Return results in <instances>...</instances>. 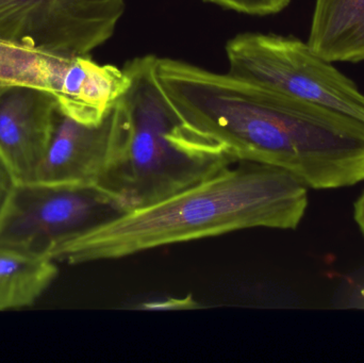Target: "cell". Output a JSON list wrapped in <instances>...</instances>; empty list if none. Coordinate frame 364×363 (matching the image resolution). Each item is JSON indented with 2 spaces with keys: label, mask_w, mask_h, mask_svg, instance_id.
Here are the masks:
<instances>
[{
  "label": "cell",
  "mask_w": 364,
  "mask_h": 363,
  "mask_svg": "<svg viewBox=\"0 0 364 363\" xmlns=\"http://www.w3.org/2000/svg\"><path fill=\"white\" fill-rule=\"evenodd\" d=\"M243 14L265 16L284 10L291 0H203Z\"/></svg>",
  "instance_id": "obj_12"
},
{
  "label": "cell",
  "mask_w": 364,
  "mask_h": 363,
  "mask_svg": "<svg viewBox=\"0 0 364 363\" xmlns=\"http://www.w3.org/2000/svg\"><path fill=\"white\" fill-rule=\"evenodd\" d=\"M164 93L237 161L286 170L311 189L364 181V121L327 107L179 60L158 58Z\"/></svg>",
  "instance_id": "obj_1"
},
{
  "label": "cell",
  "mask_w": 364,
  "mask_h": 363,
  "mask_svg": "<svg viewBox=\"0 0 364 363\" xmlns=\"http://www.w3.org/2000/svg\"><path fill=\"white\" fill-rule=\"evenodd\" d=\"M354 219L364 237V192L355 202Z\"/></svg>",
  "instance_id": "obj_14"
},
{
  "label": "cell",
  "mask_w": 364,
  "mask_h": 363,
  "mask_svg": "<svg viewBox=\"0 0 364 363\" xmlns=\"http://www.w3.org/2000/svg\"><path fill=\"white\" fill-rule=\"evenodd\" d=\"M308 45L331 63L364 61V0H316Z\"/></svg>",
  "instance_id": "obj_9"
},
{
  "label": "cell",
  "mask_w": 364,
  "mask_h": 363,
  "mask_svg": "<svg viewBox=\"0 0 364 363\" xmlns=\"http://www.w3.org/2000/svg\"><path fill=\"white\" fill-rule=\"evenodd\" d=\"M119 213L96 187L14 183L0 209V247L58 262L74 239Z\"/></svg>",
  "instance_id": "obj_5"
},
{
  "label": "cell",
  "mask_w": 364,
  "mask_h": 363,
  "mask_svg": "<svg viewBox=\"0 0 364 363\" xmlns=\"http://www.w3.org/2000/svg\"><path fill=\"white\" fill-rule=\"evenodd\" d=\"M50 92L0 85V162L14 183L33 181L58 117Z\"/></svg>",
  "instance_id": "obj_7"
},
{
  "label": "cell",
  "mask_w": 364,
  "mask_h": 363,
  "mask_svg": "<svg viewBox=\"0 0 364 363\" xmlns=\"http://www.w3.org/2000/svg\"><path fill=\"white\" fill-rule=\"evenodd\" d=\"M70 58L0 40V85H23L60 95L68 77Z\"/></svg>",
  "instance_id": "obj_11"
},
{
  "label": "cell",
  "mask_w": 364,
  "mask_h": 363,
  "mask_svg": "<svg viewBox=\"0 0 364 363\" xmlns=\"http://www.w3.org/2000/svg\"><path fill=\"white\" fill-rule=\"evenodd\" d=\"M157 57L124 66L129 87L119 102L110 158L96 188L119 212L177 193L237 162L231 149L175 108L156 75Z\"/></svg>",
  "instance_id": "obj_3"
},
{
  "label": "cell",
  "mask_w": 364,
  "mask_h": 363,
  "mask_svg": "<svg viewBox=\"0 0 364 363\" xmlns=\"http://www.w3.org/2000/svg\"><path fill=\"white\" fill-rule=\"evenodd\" d=\"M13 183H14V181H13L12 177L0 162V209H1L6 196L10 193Z\"/></svg>",
  "instance_id": "obj_13"
},
{
  "label": "cell",
  "mask_w": 364,
  "mask_h": 363,
  "mask_svg": "<svg viewBox=\"0 0 364 363\" xmlns=\"http://www.w3.org/2000/svg\"><path fill=\"white\" fill-rule=\"evenodd\" d=\"M55 264L0 247V313L36 304L58 276Z\"/></svg>",
  "instance_id": "obj_10"
},
{
  "label": "cell",
  "mask_w": 364,
  "mask_h": 363,
  "mask_svg": "<svg viewBox=\"0 0 364 363\" xmlns=\"http://www.w3.org/2000/svg\"><path fill=\"white\" fill-rule=\"evenodd\" d=\"M308 188L286 170L237 161L164 200L119 213L66 245L58 262L117 260L254 228L296 229Z\"/></svg>",
  "instance_id": "obj_2"
},
{
  "label": "cell",
  "mask_w": 364,
  "mask_h": 363,
  "mask_svg": "<svg viewBox=\"0 0 364 363\" xmlns=\"http://www.w3.org/2000/svg\"><path fill=\"white\" fill-rule=\"evenodd\" d=\"M119 123V102L104 121L83 125L58 112L55 129L33 181L96 187L110 158Z\"/></svg>",
  "instance_id": "obj_8"
},
{
  "label": "cell",
  "mask_w": 364,
  "mask_h": 363,
  "mask_svg": "<svg viewBox=\"0 0 364 363\" xmlns=\"http://www.w3.org/2000/svg\"><path fill=\"white\" fill-rule=\"evenodd\" d=\"M225 51L231 76L364 121V95L358 87L308 43L252 32L229 40Z\"/></svg>",
  "instance_id": "obj_4"
},
{
  "label": "cell",
  "mask_w": 364,
  "mask_h": 363,
  "mask_svg": "<svg viewBox=\"0 0 364 363\" xmlns=\"http://www.w3.org/2000/svg\"><path fill=\"white\" fill-rule=\"evenodd\" d=\"M126 0H0V40L58 57L90 55L108 42Z\"/></svg>",
  "instance_id": "obj_6"
}]
</instances>
